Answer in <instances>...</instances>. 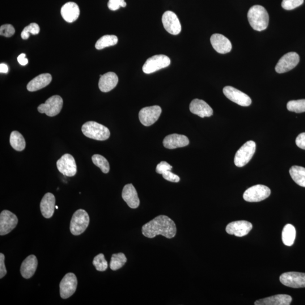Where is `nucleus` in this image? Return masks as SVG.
Wrapping results in <instances>:
<instances>
[{
    "label": "nucleus",
    "instance_id": "nucleus-5",
    "mask_svg": "<svg viewBox=\"0 0 305 305\" xmlns=\"http://www.w3.org/2000/svg\"><path fill=\"white\" fill-rule=\"evenodd\" d=\"M256 150V144L253 141H249L244 144L236 152L234 162L237 167H242L249 163L252 158Z\"/></svg>",
    "mask_w": 305,
    "mask_h": 305
},
{
    "label": "nucleus",
    "instance_id": "nucleus-22",
    "mask_svg": "<svg viewBox=\"0 0 305 305\" xmlns=\"http://www.w3.org/2000/svg\"><path fill=\"white\" fill-rule=\"evenodd\" d=\"M122 196L130 208L137 209L139 206L140 200L138 192L132 184H128L124 186Z\"/></svg>",
    "mask_w": 305,
    "mask_h": 305
},
{
    "label": "nucleus",
    "instance_id": "nucleus-10",
    "mask_svg": "<svg viewBox=\"0 0 305 305\" xmlns=\"http://www.w3.org/2000/svg\"><path fill=\"white\" fill-rule=\"evenodd\" d=\"M161 113L162 109L157 105L144 108L139 112V120L144 126H150L158 121Z\"/></svg>",
    "mask_w": 305,
    "mask_h": 305
},
{
    "label": "nucleus",
    "instance_id": "nucleus-20",
    "mask_svg": "<svg viewBox=\"0 0 305 305\" xmlns=\"http://www.w3.org/2000/svg\"><path fill=\"white\" fill-rule=\"evenodd\" d=\"M190 112L201 118L210 117L213 114V110L205 101L194 99L190 104Z\"/></svg>",
    "mask_w": 305,
    "mask_h": 305
},
{
    "label": "nucleus",
    "instance_id": "nucleus-9",
    "mask_svg": "<svg viewBox=\"0 0 305 305\" xmlns=\"http://www.w3.org/2000/svg\"><path fill=\"white\" fill-rule=\"evenodd\" d=\"M78 286V280L73 273H68L63 278L59 285L60 296L63 299L70 298L74 294Z\"/></svg>",
    "mask_w": 305,
    "mask_h": 305
},
{
    "label": "nucleus",
    "instance_id": "nucleus-43",
    "mask_svg": "<svg viewBox=\"0 0 305 305\" xmlns=\"http://www.w3.org/2000/svg\"><path fill=\"white\" fill-rule=\"evenodd\" d=\"M296 145L301 149L305 150V133L300 134L296 140Z\"/></svg>",
    "mask_w": 305,
    "mask_h": 305
},
{
    "label": "nucleus",
    "instance_id": "nucleus-16",
    "mask_svg": "<svg viewBox=\"0 0 305 305\" xmlns=\"http://www.w3.org/2000/svg\"><path fill=\"white\" fill-rule=\"evenodd\" d=\"M162 23L165 29L171 35H176L181 30V26L179 18L174 12L167 11L163 14Z\"/></svg>",
    "mask_w": 305,
    "mask_h": 305
},
{
    "label": "nucleus",
    "instance_id": "nucleus-45",
    "mask_svg": "<svg viewBox=\"0 0 305 305\" xmlns=\"http://www.w3.org/2000/svg\"><path fill=\"white\" fill-rule=\"evenodd\" d=\"M0 72L1 73H7L8 67L5 63H1L0 65Z\"/></svg>",
    "mask_w": 305,
    "mask_h": 305
},
{
    "label": "nucleus",
    "instance_id": "nucleus-29",
    "mask_svg": "<svg viewBox=\"0 0 305 305\" xmlns=\"http://www.w3.org/2000/svg\"><path fill=\"white\" fill-rule=\"evenodd\" d=\"M292 179L303 187H305V168L302 166H294L290 169Z\"/></svg>",
    "mask_w": 305,
    "mask_h": 305
},
{
    "label": "nucleus",
    "instance_id": "nucleus-24",
    "mask_svg": "<svg viewBox=\"0 0 305 305\" xmlns=\"http://www.w3.org/2000/svg\"><path fill=\"white\" fill-rule=\"evenodd\" d=\"M61 13L62 18L67 22L73 23L79 18L80 15L79 7L76 3L69 2L62 7Z\"/></svg>",
    "mask_w": 305,
    "mask_h": 305
},
{
    "label": "nucleus",
    "instance_id": "nucleus-32",
    "mask_svg": "<svg viewBox=\"0 0 305 305\" xmlns=\"http://www.w3.org/2000/svg\"><path fill=\"white\" fill-rule=\"evenodd\" d=\"M127 261V258L124 253L114 254L110 263V268L113 271L120 269L125 265Z\"/></svg>",
    "mask_w": 305,
    "mask_h": 305
},
{
    "label": "nucleus",
    "instance_id": "nucleus-19",
    "mask_svg": "<svg viewBox=\"0 0 305 305\" xmlns=\"http://www.w3.org/2000/svg\"><path fill=\"white\" fill-rule=\"evenodd\" d=\"M163 144L167 149L173 150L188 146L189 141L185 135L173 134L167 136L164 139Z\"/></svg>",
    "mask_w": 305,
    "mask_h": 305
},
{
    "label": "nucleus",
    "instance_id": "nucleus-18",
    "mask_svg": "<svg viewBox=\"0 0 305 305\" xmlns=\"http://www.w3.org/2000/svg\"><path fill=\"white\" fill-rule=\"evenodd\" d=\"M210 41L212 46L217 52L226 54L231 52L232 49L231 41L221 34H213L210 38Z\"/></svg>",
    "mask_w": 305,
    "mask_h": 305
},
{
    "label": "nucleus",
    "instance_id": "nucleus-33",
    "mask_svg": "<svg viewBox=\"0 0 305 305\" xmlns=\"http://www.w3.org/2000/svg\"><path fill=\"white\" fill-rule=\"evenodd\" d=\"M92 162L96 166L99 167L102 172L107 173L110 170V165L108 161L104 156L100 154H95L92 157Z\"/></svg>",
    "mask_w": 305,
    "mask_h": 305
},
{
    "label": "nucleus",
    "instance_id": "nucleus-12",
    "mask_svg": "<svg viewBox=\"0 0 305 305\" xmlns=\"http://www.w3.org/2000/svg\"><path fill=\"white\" fill-rule=\"evenodd\" d=\"M18 219L11 211L5 210L0 214V235L9 234L16 227Z\"/></svg>",
    "mask_w": 305,
    "mask_h": 305
},
{
    "label": "nucleus",
    "instance_id": "nucleus-11",
    "mask_svg": "<svg viewBox=\"0 0 305 305\" xmlns=\"http://www.w3.org/2000/svg\"><path fill=\"white\" fill-rule=\"evenodd\" d=\"M300 62L299 55L296 52L288 53L279 59L275 70L279 74L287 73L299 64Z\"/></svg>",
    "mask_w": 305,
    "mask_h": 305
},
{
    "label": "nucleus",
    "instance_id": "nucleus-26",
    "mask_svg": "<svg viewBox=\"0 0 305 305\" xmlns=\"http://www.w3.org/2000/svg\"><path fill=\"white\" fill-rule=\"evenodd\" d=\"M292 297L287 295H277L256 301L255 305H290Z\"/></svg>",
    "mask_w": 305,
    "mask_h": 305
},
{
    "label": "nucleus",
    "instance_id": "nucleus-3",
    "mask_svg": "<svg viewBox=\"0 0 305 305\" xmlns=\"http://www.w3.org/2000/svg\"><path fill=\"white\" fill-rule=\"evenodd\" d=\"M82 131L86 137L96 141H106L110 136V131L107 127L94 121H89L84 124Z\"/></svg>",
    "mask_w": 305,
    "mask_h": 305
},
{
    "label": "nucleus",
    "instance_id": "nucleus-4",
    "mask_svg": "<svg viewBox=\"0 0 305 305\" xmlns=\"http://www.w3.org/2000/svg\"><path fill=\"white\" fill-rule=\"evenodd\" d=\"M90 224V217L86 210L79 209L76 211L72 217L70 230L71 234L78 236L86 230Z\"/></svg>",
    "mask_w": 305,
    "mask_h": 305
},
{
    "label": "nucleus",
    "instance_id": "nucleus-13",
    "mask_svg": "<svg viewBox=\"0 0 305 305\" xmlns=\"http://www.w3.org/2000/svg\"><path fill=\"white\" fill-rule=\"evenodd\" d=\"M58 171L63 175L72 177L76 175L77 167L73 156L70 154H65L61 156L57 162Z\"/></svg>",
    "mask_w": 305,
    "mask_h": 305
},
{
    "label": "nucleus",
    "instance_id": "nucleus-37",
    "mask_svg": "<svg viewBox=\"0 0 305 305\" xmlns=\"http://www.w3.org/2000/svg\"><path fill=\"white\" fill-rule=\"evenodd\" d=\"M304 0H283L282 6L287 10H291L302 5Z\"/></svg>",
    "mask_w": 305,
    "mask_h": 305
},
{
    "label": "nucleus",
    "instance_id": "nucleus-42",
    "mask_svg": "<svg viewBox=\"0 0 305 305\" xmlns=\"http://www.w3.org/2000/svg\"><path fill=\"white\" fill-rule=\"evenodd\" d=\"M7 274V270L5 265V256L0 253V278L2 279Z\"/></svg>",
    "mask_w": 305,
    "mask_h": 305
},
{
    "label": "nucleus",
    "instance_id": "nucleus-6",
    "mask_svg": "<svg viewBox=\"0 0 305 305\" xmlns=\"http://www.w3.org/2000/svg\"><path fill=\"white\" fill-rule=\"evenodd\" d=\"M170 63V59L165 55H155L147 59L143 70L144 73L150 74L168 67Z\"/></svg>",
    "mask_w": 305,
    "mask_h": 305
},
{
    "label": "nucleus",
    "instance_id": "nucleus-31",
    "mask_svg": "<svg viewBox=\"0 0 305 305\" xmlns=\"http://www.w3.org/2000/svg\"><path fill=\"white\" fill-rule=\"evenodd\" d=\"M118 41V37L116 35H105L96 42L95 47L98 50L103 49L116 45Z\"/></svg>",
    "mask_w": 305,
    "mask_h": 305
},
{
    "label": "nucleus",
    "instance_id": "nucleus-23",
    "mask_svg": "<svg viewBox=\"0 0 305 305\" xmlns=\"http://www.w3.org/2000/svg\"><path fill=\"white\" fill-rule=\"evenodd\" d=\"M38 261L35 256L27 257L20 266V274L24 279H29L33 276L37 268Z\"/></svg>",
    "mask_w": 305,
    "mask_h": 305
},
{
    "label": "nucleus",
    "instance_id": "nucleus-17",
    "mask_svg": "<svg viewBox=\"0 0 305 305\" xmlns=\"http://www.w3.org/2000/svg\"><path fill=\"white\" fill-rule=\"evenodd\" d=\"M253 225L246 220H239L228 224L226 231L227 234L237 237H243L247 235L252 230Z\"/></svg>",
    "mask_w": 305,
    "mask_h": 305
},
{
    "label": "nucleus",
    "instance_id": "nucleus-14",
    "mask_svg": "<svg viewBox=\"0 0 305 305\" xmlns=\"http://www.w3.org/2000/svg\"><path fill=\"white\" fill-rule=\"evenodd\" d=\"M223 92L229 100L242 107H249L252 104L251 99L247 94L234 87L226 86Z\"/></svg>",
    "mask_w": 305,
    "mask_h": 305
},
{
    "label": "nucleus",
    "instance_id": "nucleus-30",
    "mask_svg": "<svg viewBox=\"0 0 305 305\" xmlns=\"http://www.w3.org/2000/svg\"><path fill=\"white\" fill-rule=\"evenodd\" d=\"M10 143L12 148L16 151L21 152L25 149V139L18 131H14L11 133Z\"/></svg>",
    "mask_w": 305,
    "mask_h": 305
},
{
    "label": "nucleus",
    "instance_id": "nucleus-7",
    "mask_svg": "<svg viewBox=\"0 0 305 305\" xmlns=\"http://www.w3.org/2000/svg\"><path fill=\"white\" fill-rule=\"evenodd\" d=\"M63 107V100L61 96L55 95L50 97L44 104L38 107L37 110L41 114L45 113L48 117H54L61 112Z\"/></svg>",
    "mask_w": 305,
    "mask_h": 305
},
{
    "label": "nucleus",
    "instance_id": "nucleus-8",
    "mask_svg": "<svg viewBox=\"0 0 305 305\" xmlns=\"http://www.w3.org/2000/svg\"><path fill=\"white\" fill-rule=\"evenodd\" d=\"M271 194V190L264 185H256L245 190L243 198L246 201L258 202L265 200Z\"/></svg>",
    "mask_w": 305,
    "mask_h": 305
},
{
    "label": "nucleus",
    "instance_id": "nucleus-39",
    "mask_svg": "<svg viewBox=\"0 0 305 305\" xmlns=\"http://www.w3.org/2000/svg\"><path fill=\"white\" fill-rule=\"evenodd\" d=\"M127 5L125 0H109L108 6L110 10L116 11L121 7H125Z\"/></svg>",
    "mask_w": 305,
    "mask_h": 305
},
{
    "label": "nucleus",
    "instance_id": "nucleus-27",
    "mask_svg": "<svg viewBox=\"0 0 305 305\" xmlns=\"http://www.w3.org/2000/svg\"><path fill=\"white\" fill-rule=\"evenodd\" d=\"M52 77L50 74H42L36 76L28 83L27 86V90L29 92H35L41 90L52 82Z\"/></svg>",
    "mask_w": 305,
    "mask_h": 305
},
{
    "label": "nucleus",
    "instance_id": "nucleus-36",
    "mask_svg": "<svg viewBox=\"0 0 305 305\" xmlns=\"http://www.w3.org/2000/svg\"><path fill=\"white\" fill-rule=\"evenodd\" d=\"M93 265L95 266L96 269L99 271H105L108 268V262L106 261L103 254L100 253L94 258L93 261Z\"/></svg>",
    "mask_w": 305,
    "mask_h": 305
},
{
    "label": "nucleus",
    "instance_id": "nucleus-2",
    "mask_svg": "<svg viewBox=\"0 0 305 305\" xmlns=\"http://www.w3.org/2000/svg\"><path fill=\"white\" fill-rule=\"evenodd\" d=\"M248 19L254 30L262 31L268 27L269 15L266 8L262 6L254 5L250 8Z\"/></svg>",
    "mask_w": 305,
    "mask_h": 305
},
{
    "label": "nucleus",
    "instance_id": "nucleus-34",
    "mask_svg": "<svg viewBox=\"0 0 305 305\" xmlns=\"http://www.w3.org/2000/svg\"><path fill=\"white\" fill-rule=\"evenodd\" d=\"M287 107L290 112L296 113L305 112V99L290 101L288 102Z\"/></svg>",
    "mask_w": 305,
    "mask_h": 305
},
{
    "label": "nucleus",
    "instance_id": "nucleus-46",
    "mask_svg": "<svg viewBox=\"0 0 305 305\" xmlns=\"http://www.w3.org/2000/svg\"><path fill=\"white\" fill-rule=\"evenodd\" d=\"M56 209H58V207L57 206H56Z\"/></svg>",
    "mask_w": 305,
    "mask_h": 305
},
{
    "label": "nucleus",
    "instance_id": "nucleus-40",
    "mask_svg": "<svg viewBox=\"0 0 305 305\" xmlns=\"http://www.w3.org/2000/svg\"><path fill=\"white\" fill-rule=\"evenodd\" d=\"M172 167L170 164L165 161L160 162L156 167V172L159 174H163V173L167 171H171Z\"/></svg>",
    "mask_w": 305,
    "mask_h": 305
},
{
    "label": "nucleus",
    "instance_id": "nucleus-35",
    "mask_svg": "<svg viewBox=\"0 0 305 305\" xmlns=\"http://www.w3.org/2000/svg\"><path fill=\"white\" fill-rule=\"evenodd\" d=\"M39 32V25L37 23H32L23 29V31L21 33V37L23 40H27L30 36V33L32 35H37Z\"/></svg>",
    "mask_w": 305,
    "mask_h": 305
},
{
    "label": "nucleus",
    "instance_id": "nucleus-44",
    "mask_svg": "<svg viewBox=\"0 0 305 305\" xmlns=\"http://www.w3.org/2000/svg\"><path fill=\"white\" fill-rule=\"evenodd\" d=\"M18 61L20 65L22 66L26 65L28 62V59L25 58V54L22 53L18 57Z\"/></svg>",
    "mask_w": 305,
    "mask_h": 305
},
{
    "label": "nucleus",
    "instance_id": "nucleus-15",
    "mask_svg": "<svg viewBox=\"0 0 305 305\" xmlns=\"http://www.w3.org/2000/svg\"><path fill=\"white\" fill-rule=\"evenodd\" d=\"M280 281L287 287L293 288H305V273L288 272L281 275Z\"/></svg>",
    "mask_w": 305,
    "mask_h": 305
},
{
    "label": "nucleus",
    "instance_id": "nucleus-21",
    "mask_svg": "<svg viewBox=\"0 0 305 305\" xmlns=\"http://www.w3.org/2000/svg\"><path fill=\"white\" fill-rule=\"evenodd\" d=\"M56 198L51 193H46L42 197L40 202V210L42 216L45 218L53 217L54 210L56 209Z\"/></svg>",
    "mask_w": 305,
    "mask_h": 305
},
{
    "label": "nucleus",
    "instance_id": "nucleus-1",
    "mask_svg": "<svg viewBox=\"0 0 305 305\" xmlns=\"http://www.w3.org/2000/svg\"><path fill=\"white\" fill-rule=\"evenodd\" d=\"M176 231L175 222L167 216L163 215L158 216L142 227L143 235L150 239L157 235L172 239L175 236Z\"/></svg>",
    "mask_w": 305,
    "mask_h": 305
},
{
    "label": "nucleus",
    "instance_id": "nucleus-41",
    "mask_svg": "<svg viewBox=\"0 0 305 305\" xmlns=\"http://www.w3.org/2000/svg\"><path fill=\"white\" fill-rule=\"evenodd\" d=\"M162 176L165 180L173 182V183H178L180 181V177L171 171L165 172L163 173Z\"/></svg>",
    "mask_w": 305,
    "mask_h": 305
},
{
    "label": "nucleus",
    "instance_id": "nucleus-38",
    "mask_svg": "<svg viewBox=\"0 0 305 305\" xmlns=\"http://www.w3.org/2000/svg\"><path fill=\"white\" fill-rule=\"evenodd\" d=\"M15 33V29L11 24H3L0 27V35L10 37L14 35Z\"/></svg>",
    "mask_w": 305,
    "mask_h": 305
},
{
    "label": "nucleus",
    "instance_id": "nucleus-25",
    "mask_svg": "<svg viewBox=\"0 0 305 305\" xmlns=\"http://www.w3.org/2000/svg\"><path fill=\"white\" fill-rule=\"evenodd\" d=\"M118 83V77L116 73L109 72L100 76L99 82L100 90L103 92H108L113 90Z\"/></svg>",
    "mask_w": 305,
    "mask_h": 305
},
{
    "label": "nucleus",
    "instance_id": "nucleus-28",
    "mask_svg": "<svg viewBox=\"0 0 305 305\" xmlns=\"http://www.w3.org/2000/svg\"><path fill=\"white\" fill-rule=\"evenodd\" d=\"M295 227L291 224H288L284 227L282 231V241L284 244L291 247L293 245L296 239Z\"/></svg>",
    "mask_w": 305,
    "mask_h": 305
}]
</instances>
